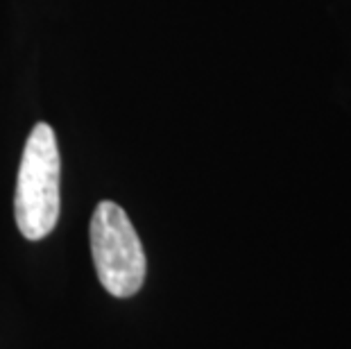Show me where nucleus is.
<instances>
[{
  "instance_id": "obj_2",
  "label": "nucleus",
  "mask_w": 351,
  "mask_h": 349,
  "mask_svg": "<svg viewBox=\"0 0 351 349\" xmlns=\"http://www.w3.org/2000/svg\"><path fill=\"white\" fill-rule=\"evenodd\" d=\"M91 254L102 288L125 300L134 297L145 281V252L130 215L116 202L104 200L91 218Z\"/></svg>"
},
{
  "instance_id": "obj_1",
  "label": "nucleus",
  "mask_w": 351,
  "mask_h": 349,
  "mask_svg": "<svg viewBox=\"0 0 351 349\" xmlns=\"http://www.w3.org/2000/svg\"><path fill=\"white\" fill-rule=\"evenodd\" d=\"M59 180H62V159H59L57 136L50 125L36 123L29 132L23 159H21L14 215L21 234L27 241H41L57 227L59 209Z\"/></svg>"
}]
</instances>
